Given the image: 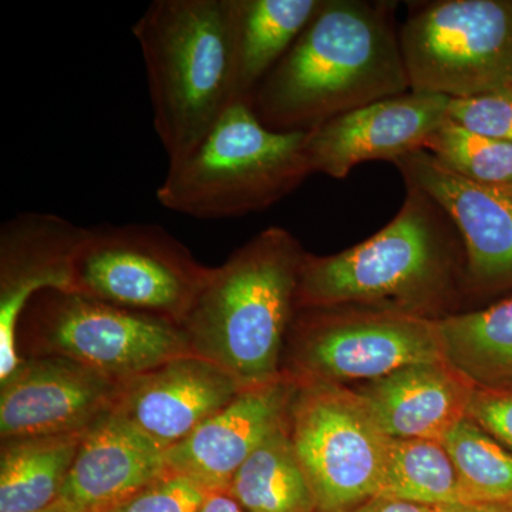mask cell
Wrapping results in <instances>:
<instances>
[{
	"instance_id": "2e32d148",
	"label": "cell",
	"mask_w": 512,
	"mask_h": 512,
	"mask_svg": "<svg viewBox=\"0 0 512 512\" xmlns=\"http://www.w3.org/2000/svg\"><path fill=\"white\" fill-rule=\"evenodd\" d=\"M298 389L299 382L286 373L244 387L187 439L165 451L168 470L208 493H227L232 478L262 441L288 424Z\"/></svg>"
},
{
	"instance_id": "ffe728a7",
	"label": "cell",
	"mask_w": 512,
	"mask_h": 512,
	"mask_svg": "<svg viewBox=\"0 0 512 512\" xmlns=\"http://www.w3.org/2000/svg\"><path fill=\"white\" fill-rule=\"evenodd\" d=\"M444 359L471 383L512 389V293L478 311L437 319Z\"/></svg>"
},
{
	"instance_id": "6da1fadb",
	"label": "cell",
	"mask_w": 512,
	"mask_h": 512,
	"mask_svg": "<svg viewBox=\"0 0 512 512\" xmlns=\"http://www.w3.org/2000/svg\"><path fill=\"white\" fill-rule=\"evenodd\" d=\"M392 5L323 0L322 8L252 99L276 131L315 130L375 101L410 92Z\"/></svg>"
},
{
	"instance_id": "603a6c76",
	"label": "cell",
	"mask_w": 512,
	"mask_h": 512,
	"mask_svg": "<svg viewBox=\"0 0 512 512\" xmlns=\"http://www.w3.org/2000/svg\"><path fill=\"white\" fill-rule=\"evenodd\" d=\"M379 495L436 508L471 503L446 447L436 440L389 439Z\"/></svg>"
},
{
	"instance_id": "9c48e42d",
	"label": "cell",
	"mask_w": 512,
	"mask_h": 512,
	"mask_svg": "<svg viewBox=\"0 0 512 512\" xmlns=\"http://www.w3.org/2000/svg\"><path fill=\"white\" fill-rule=\"evenodd\" d=\"M410 89L448 99L512 89V0H440L400 29Z\"/></svg>"
},
{
	"instance_id": "f1b7e54d",
	"label": "cell",
	"mask_w": 512,
	"mask_h": 512,
	"mask_svg": "<svg viewBox=\"0 0 512 512\" xmlns=\"http://www.w3.org/2000/svg\"><path fill=\"white\" fill-rule=\"evenodd\" d=\"M436 507H427L409 503V501L399 500V498L386 497V495H376L365 503L357 505L345 512H434Z\"/></svg>"
},
{
	"instance_id": "5b68a950",
	"label": "cell",
	"mask_w": 512,
	"mask_h": 512,
	"mask_svg": "<svg viewBox=\"0 0 512 512\" xmlns=\"http://www.w3.org/2000/svg\"><path fill=\"white\" fill-rule=\"evenodd\" d=\"M308 134L271 130L252 104L237 101L188 156L170 163L157 201L200 220L264 211L313 174Z\"/></svg>"
},
{
	"instance_id": "52a82bcc",
	"label": "cell",
	"mask_w": 512,
	"mask_h": 512,
	"mask_svg": "<svg viewBox=\"0 0 512 512\" xmlns=\"http://www.w3.org/2000/svg\"><path fill=\"white\" fill-rule=\"evenodd\" d=\"M210 271L160 225L104 224L84 232L72 292L181 326Z\"/></svg>"
},
{
	"instance_id": "277c9868",
	"label": "cell",
	"mask_w": 512,
	"mask_h": 512,
	"mask_svg": "<svg viewBox=\"0 0 512 512\" xmlns=\"http://www.w3.org/2000/svg\"><path fill=\"white\" fill-rule=\"evenodd\" d=\"M154 127L170 163L238 100L237 0H156L134 23Z\"/></svg>"
},
{
	"instance_id": "1f68e13d",
	"label": "cell",
	"mask_w": 512,
	"mask_h": 512,
	"mask_svg": "<svg viewBox=\"0 0 512 512\" xmlns=\"http://www.w3.org/2000/svg\"><path fill=\"white\" fill-rule=\"evenodd\" d=\"M32 512H74L69 505L64 504L62 500H57L55 503L47 505V507L42 508V510L32 511Z\"/></svg>"
},
{
	"instance_id": "ac0fdd59",
	"label": "cell",
	"mask_w": 512,
	"mask_h": 512,
	"mask_svg": "<svg viewBox=\"0 0 512 512\" xmlns=\"http://www.w3.org/2000/svg\"><path fill=\"white\" fill-rule=\"evenodd\" d=\"M473 390L453 366L436 362L402 367L355 392L390 439L443 441L466 419Z\"/></svg>"
},
{
	"instance_id": "cb8c5ba5",
	"label": "cell",
	"mask_w": 512,
	"mask_h": 512,
	"mask_svg": "<svg viewBox=\"0 0 512 512\" xmlns=\"http://www.w3.org/2000/svg\"><path fill=\"white\" fill-rule=\"evenodd\" d=\"M471 503L512 505V453L466 417L444 437Z\"/></svg>"
},
{
	"instance_id": "44dd1931",
	"label": "cell",
	"mask_w": 512,
	"mask_h": 512,
	"mask_svg": "<svg viewBox=\"0 0 512 512\" xmlns=\"http://www.w3.org/2000/svg\"><path fill=\"white\" fill-rule=\"evenodd\" d=\"M322 5L323 0H237L239 101L252 103L259 84Z\"/></svg>"
},
{
	"instance_id": "484cf974",
	"label": "cell",
	"mask_w": 512,
	"mask_h": 512,
	"mask_svg": "<svg viewBox=\"0 0 512 512\" xmlns=\"http://www.w3.org/2000/svg\"><path fill=\"white\" fill-rule=\"evenodd\" d=\"M448 119L471 133L512 144V89L451 99Z\"/></svg>"
},
{
	"instance_id": "e0dca14e",
	"label": "cell",
	"mask_w": 512,
	"mask_h": 512,
	"mask_svg": "<svg viewBox=\"0 0 512 512\" xmlns=\"http://www.w3.org/2000/svg\"><path fill=\"white\" fill-rule=\"evenodd\" d=\"M168 471L165 451L109 412L84 436L59 500L74 512H104Z\"/></svg>"
},
{
	"instance_id": "30bf717a",
	"label": "cell",
	"mask_w": 512,
	"mask_h": 512,
	"mask_svg": "<svg viewBox=\"0 0 512 512\" xmlns=\"http://www.w3.org/2000/svg\"><path fill=\"white\" fill-rule=\"evenodd\" d=\"M289 433L318 512H345L382 490L389 439L355 390L299 383Z\"/></svg>"
},
{
	"instance_id": "d6a6232c",
	"label": "cell",
	"mask_w": 512,
	"mask_h": 512,
	"mask_svg": "<svg viewBox=\"0 0 512 512\" xmlns=\"http://www.w3.org/2000/svg\"><path fill=\"white\" fill-rule=\"evenodd\" d=\"M505 190H507L508 192H510V194L512 195V183L511 184H508V185H504Z\"/></svg>"
},
{
	"instance_id": "7402d4cb",
	"label": "cell",
	"mask_w": 512,
	"mask_h": 512,
	"mask_svg": "<svg viewBox=\"0 0 512 512\" xmlns=\"http://www.w3.org/2000/svg\"><path fill=\"white\" fill-rule=\"evenodd\" d=\"M227 494L247 512H318L288 424L262 441L237 471Z\"/></svg>"
},
{
	"instance_id": "5bb4252c",
	"label": "cell",
	"mask_w": 512,
	"mask_h": 512,
	"mask_svg": "<svg viewBox=\"0 0 512 512\" xmlns=\"http://www.w3.org/2000/svg\"><path fill=\"white\" fill-rule=\"evenodd\" d=\"M450 100L410 90L322 124L309 131L306 141L313 173L343 180L366 161L396 163L424 148L427 138L447 120Z\"/></svg>"
},
{
	"instance_id": "ba28073f",
	"label": "cell",
	"mask_w": 512,
	"mask_h": 512,
	"mask_svg": "<svg viewBox=\"0 0 512 512\" xmlns=\"http://www.w3.org/2000/svg\"><path fill=\"white\" fill-rule=\"evenodd\" d=\"M282 373L299 383L373 382L420 363L446 362L437 319L363 308L299 309Z\"/></svg>"
},
{
	"instance_id": "7c38bea8",
	"label": "cell",
	"mask_w": 512,
	"mask_h": 512,
	"mask_svg": "<svg viewBox=\"0 0 512 512\" xmlns=\"http://www.w3.org/2000/svg\"><path fill=\"white\" fill-rule=\"evenodd\" d=\"M120 382L63 356L22 357L0 382V437L90 429L111 412Z\"/></svg>"
},
{
	"instance_id": "d6986e66",
	"label": "cell",
	"mask_w": 512,
	"mask_h": 512,
	"mask_svg": "<svg viewBox=\"0 0 512 512\" xmlns=\"http://www.w3.org/2000/svg\"><path fill=\"white\" fill-rule=\"evenodd\" d=\"M87 431L3 439L0 512L42 510L59 500Z\"/></svg>"
},
{
	"instance_id": "7a4b0ae2",
	"label": "cell",
	"mask_w": 512,
	"mask_h": 512,
	"mask_svg": "<svg viewBox=\"0 0 512 512\" xmlns=\"http://www.w3.org/2000/svg\"><path fill=\"white\" fill-rule=\"evenodd\" d=\"M402 208L373 237L336 255L306 254L296 306L363 308L444 318L467 291L466 248L447 212L406 184Z\"/></svg>"
},
{
	"instance_id": "8992f818",
	"label": "cell",
	"mask_w": 512,
	"mask_h": 512,
	"mask_svg": "<svg viewBox=\"0 0 512 512\" xmlns=\"http://www.w3.org/2000/svg\"><path fill=\"white\" fill-rule=\"evenodd\" d=\"M16 343L20 357H69L117 382L192 353L170 320L55 289L30 299Z\"/></svg>"
},
{
	"instance_id": "3957f363",
	"label": "cell",
	"mask_w": 512,
	"mask_h": 512,
	"mask_svg": "<svg viewBox=\"0 0 512 512\" xmlns=\"http://www.w3.org/2000/svg\"><path fill=\"white\" fill-rule=\"evenodd\" d=\"M305 255L291 232L271 227L211 268L181 323L191 352L242 387L281 377Z\"/></svg>"
},
{
	"instance_id": "8fae6325",
	"label": "cell",
	"mask_w": 512,
	"mask_h": 512,
	"mask_svg": "<svg viewBox=\"0 0 512 512\" xmlns=\"http://www.w3.org/2000/svg\"><path fill=\"white\" fill-rule=\"evenodd\" d=\"M404 183L430 195L456 225L466 248L467 291L512 292V195L468 180L420 148L394 163Z\"/></svg>"
},
{
	"instance_id": "9a60e30c",
	"label": "cell",
	"mask_w": 512,
	"mask_h": 512,
	"mask_svg": "<svg viewBox=\"0 0 512 512\" xmlns=\"http://www.w3.org/2000/svg\"><path fill=\"white\" fill-rule=\"evenodd\" d=\"M242 389L220 366L190 353L120 382L111 412L167 451Z\"/></svg>"
},
{
	"instance_id": "f546056e",
	"label": "cell",
	"mask_w": 512,
	"mask_h": 512,
	"mask_svg": "<svg viewBox=\"0 0 512 512\" xmlns=\"http://www.w3.org/2000/svg\"><path fill=\"white\" fill-rule=\"evenodd\" d=\"M198 512H247L227 493H208Z\"/></svg>"
},
{
	"instance_id": "4316f807",
	"label": "cell",
	"mask_w": 512,
	"mask_h": 512,
	"mask_svg": "<svg viewBox=\"0 0 512 512\" xmlns=\"http://www.w3.org/2000/svg\"><path fill=\"white\" fill-rule=\"evenodd\" d=\"M207 495L208 491L194 481L168 471L104 512H198Z\"/></svg>"
},
{
	"instance_id": "4dcf8cb0",
	"label": "cell",
	"mask_w": 512,
	"mask_h": 512,
	"mask_svg": "<svg viewBox=\"0 0 512 512\" xmlns=\"http://www.w3.org/2000/svg\"><path fill=\"white\" fill-rule=\"evenodd\" d=\"M434 512H512L510 504L463 503L437 507Z\"/></svg>"
},
{
	"instance_id": "83f0119b",
	"label": "cell",
	"mask_w": 512,
	"mask_h": 512,
	"mask_svg": "<svg viewBox=\"0 0 512 512\" xmlns=\"http://www.w3.org/2000/svg\"><path fill=\"white\" fill-rule=\"evenodd\" d=\"M467 417L512 453V389L474 384Z\"/></svg>"
},
{
	"instance_id": "4fadbf2b",
	"label": "cell",
	"mask_w": 512,
	"mask_h": 512,
	"mask_svg": "<svg viewBox=\"0 0 512 512\" xmlns=\"http://www.w3.org/2000/svg\"><path fill=\"white\" fill-rule=\"evenodd\" d=\"M86 228L49 212H22L0 228V382L22 362L16 332L37 293L72 292L74 255Z\"/></svg>"
},
{
	"instance_id": "d4e9b609",
	"label": "cell",
	"mask_w": 512,
	"mask_h": 512,
	"mask_svg": "<svg viewBox=\"0 0 512 512\" xmlns=\"http://www.w3.org/2000/svg\"><path fill=\"white\" fill-rule=\"evenodd\" d=\"M424 150L468 180L497 187L512 183V144L471 133L448 117Z\"/></svg>"
}]
</instances>
